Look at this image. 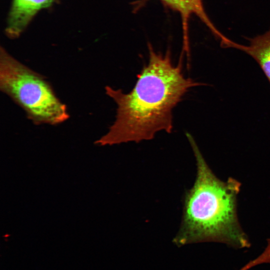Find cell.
<instances>
[{"label": "cell", "mask_w": 270, "mask_h": 270, "mask_svg": "<svg viewBox=\"0 0 270 270\" xmlns=\"http://www.w3.org/2000/svg\"><path fill=\"white\" fill-rule=\"evenodd\" d=\"M148 63L137 76L130 92L109 86L106 93L117 105L116 120L108 132L95 143L100 146L139 142L173 128L172 110L192 87L204 84L184 77L180 58L174 65L170 54L156 52L148 45Z\"/></svg>", "instance_id": "cell-1"}, {"label": "cell", "mask_w": 270, "mask_h": 270, "mask_svg": "<svg viewBox=\"0 0 270 270\" xmlns=\"http://www.w3.org/2000/svg\"><path fill=\"white\" fill-rule=\"evenodd\" d=\"M186 135L196 158L197 172L192 187L186 194L182 222L174 242L180 246L216 242L236 248H249L250 243L237 215L240 182L231 177L226 181L219 179L193 137Z\"/></svg>", "instance_id": "cell-2"}, {"label": "cell", "mask_w": 270, "mask_h": 270, "mask_svg": "<svg viewBox=\"0 0 270 270\" xmlns=\"http://www.w3.org/2000/svg\"><path fill=\"white\" fill-rule=\"evenodd\" d=\"M0 89L26 112L36 124L56 125L70 117L67 108L44 77L1 47Z\"/></svg>", "instance_id": "cell-3"}, {"label": "cell", "mask_w": 270, "mask_h": 270, "mask_svg": "<svg viewBox=\"0 0 270 270\" xmlns=\"http://www.w3.org/2000/svg\"><path fill=\"white\" fill-rule=\"evenodd\" d=\"M54 0H12L6 34L11 38L20 36L40 10L48 7Z\"/></svg>", "instance_id": "cell-4"}, {"label": "cell", "mask_w": 270, "mask_h": 270, "mask_svg": "<svg viewBox=\"0 0 270 270\" xmlns=\"http://www.w3.org/2000/svg\"><path fill=\"white\" fill-rule=\"evenodd\" d=\"M164 4L178 12L181 16L184 36V50L189 51L188 24L190 17L196 15L205 24L212 32L218 36L220 32L214 26L206 15L202 0H160Z\"/></svg>", "instance_id": "cell-5"}, {"label": "cell", "mask_w": 270, "mask_h": 270, "mask_svg": "<svg viewBox=\"0 0 270 270\" xmlns=\"http://www.w3.org/2000/svg\"><path fill=\"white\" fill-rule=\"evenodd\" d=\"M220 42L222 47L238 49L253 58L270 82V28L264 34L250 40L248 46L236 43L226 36Z\"/></svg>", "instance_id": "cell-6"}, {"label": "cell", "mask_w": 270, "mask_h": 270, "mask_svg": "<svg viewBox=\"0 0 270 270\" xmlns=\"http://www.w3.org/2000/svg\"><path fill=\"white\" fill-rule=\"evenodd\" d=\"M264 263H270V239L268 240L267 246L264 251L256 258L250 261L246 266L250 269Z\"/></svg>", "instance_id": "cell-7"}]
</instances>
